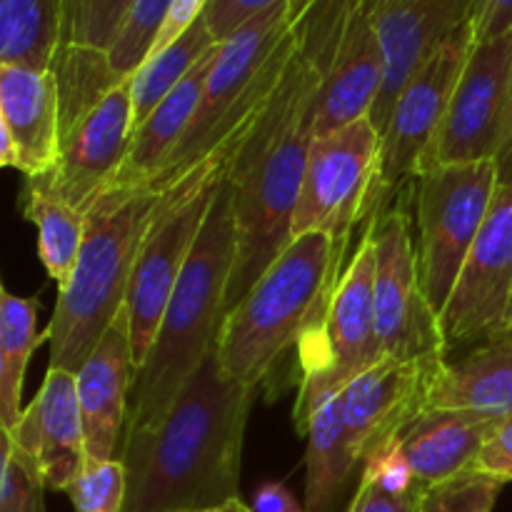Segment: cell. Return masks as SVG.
Instances as JSON below:
<instances>
[{
    "instance_id": "23",
    "label": "cell",
    "mask_w": 512,
    "mask_h": 512,
    "mask_svg": "<svg viewBox=\"0 0 512 512\" xmlns=\"http://www.w3.org/2000/svg\"><path fill=\"white\" fill-rule=\"evenodd\" d=\"M425 410L512 415V333L480 343L465 358L443 360L430 380Z\"/></svg>"
},
{
    "instance_id": "31",
    "label": "cell",
    "mask_w": 512,
    "mask_h": 512,
    "mask_svg": "<svg viewBox=\"0 0 512 512\" xmlns=\"http://www.w3.org/2000/svg\"><path fill=\"white\" fill-rule=\"evenodd\" d=\"M503 483L475 470L435 483L420 495L418 512H493Z\"/></svg>"
},
{
    "instance_id": "41",
    "label": "cell",
    "mask_w": 512,
    "mask_h": 512,
    "mask_svg": "<svg viewBox=\"0 0 512 512\" xmlns=\"http://www.w3.org/2000/svg\"><path fill=\"white\" fill-rule=\"evenodd\" d=\"M498 175L500 183H512V110H510V128H508V138H505L503 150L498 155Z\"/></svg>"
},
{
    "instance_id": "43",
    "label": "cell",
    "mask_w": 512,
    "mask_h": 512,
    "mask_svg": "<svg viewBox=\"0 0 512 512\" xmlns=\"http://www.w3.org/2000/svg\"><path fill=\"white\" fill-rule=\"evenodd\" d=\"M313 3L315 0H290V23H298L300 15H303Z\"/></svg>"
},
{
    "instance_id": "18",
    "label": "cell",
    "mask_w": 512,
    "mask_h": 512,
    "mask_svg": "<svg viewBox=\"0 0 512 512\" xmlns=\"http://www.w3.org/2000/svg\"><path fill=\"white\" fill-rule=\"evenodd\" d=\"M8 435L30 460L45 490L65 493L90 468L75 373L48 368L33 403Z\"/></svg>"
},
{
    "instance_id": "15",
    "label": "cell",
    "mask_w": 512,
    "mask_h": 512,
    "mask_svg": "<svg viewBox=\"0 0 512 512\" xmlns=\"http://www.w3.org/2000/svg\"><path fill=\"white\" fill-rule=\"evenodd\" d=\"M385 60L383 90L375 103V128L383 135L400 90L415 70L478 15L480 0H365Z\"/></svg>"
},
{
    "instance_id": "17",
    "label": "cell",
    "mask_w": 512,
    "mask_h": 512,
    "mask_svg": "<svg viewBox=\"0 0 512 512\" xmlns=\"http://www.w3.org/2000/svg\"><path fill=\"white\" fill-rule=\"evenodd\" d=\"M445 358L395 360L383 358L343 388V413L355 458L363 460L400 438L425 410L430 380Z\"/></svg>"
},
{
    "instance_id": "1",
    "label": "cell",
    "mask_w": 512,
    "mask_h": 512,
    "mask_svg": "<svg viewBox=\"0 0 512 512\" xmlns=\"http://www.w3.org/2000/svg\"><path fill=\"white\" fill-rule=\"evenodd\" d=\"M343 0H315L295 28V50L275 93L250 123L228 168L235 193L238 255L225 315L293 240V215L315 138L335 18Z\"/></svg>"
},
{
    "instance_id": "6",
    "label": "cell",
    "mask_w": 512,
    "mask_h": 512,
    "mask_svg": "<svg viewBox=\"0 0 512 512\" xmlns=\"http://www.w3.org/2000/svg\"><path fill=\"white\" fill-rule=\"evenodd\" d=\"M243 135L215 150L205 163L170 185L145 233L133 275H130L128 298H125L135 370L145 363L153 348L155 333H158L175 283L193 253L195 240L203 230L215 193L228 175Z\"/></svg>"
},
{
    "instance_id": "42",
    "label": "cell",
    "mask_w": 512,
    "mask_h": 512,
    "mask_svg": "<svg viewBox=\"0 0 512 512\" xmlns=\"http://www.w3.org/2000/svg\"><path fill=\"white\" fill-rule=\"evenodd\" d=\"M195 512H253V508H248V505H245L240 498H233L223 505H215V508H205V510H195Z\"/></svg>"
},
{
    "instance_id": "3",
    "label": "cell",
    "mask_w": 512,
    "mask_h": 512,
    "mask_svg": "<svg viewBox=\"0 0 512 512\" xmlns=\"http://www.w3.org/2000/svg\"><path fill=\"white\" fill-rule=\"evenodd\" d=\"M238 255L233 183L215 193L203 230L175 283L145 363L135 370L125 435L155 428L168 415L210 350L218 345L225 298Z\"/></svg>"
},
{
    "instance_id": "22",
    "label": "cell",
    "mask_w": 512,
    "mask_h": 512,
    "mask_svg": "<svg viewBox=\"0 0 512 512\" xmlns=\"http://www.w3.org/2000/svg\"><path fill=\"white\" fill-rule=\"evenodd\" d=\"M500 423L498 415L475 410H423L400 433V445L418 483L430 488L473 468Z\"/></svg>"
},
{
    "instance_id": "14",
    "label": "cell",
    "mask_w": 512,
    "mask_h": 512,
    "mask_svg": "<svg viewBox=\"0 0 512 512\" xmlns=\"http://www.w3.org/2000/svg\"><path fill=\"white\" fill-rule=\"evenodd\" d=\"M133 143V90L118 83L60 135V158L43 183L73 208L85 210L113 188Z\"/></svg>"
},
{
    "instance_id": "37",
    "label": "cell",
    "mask_w": 512,
    "mask_h": 512,
    "mask_svg": "<svg viewBox=\"0 0 512 512\" xmlns=\"http://www.w3.org/2000/svg\"><path fill=\"white\" fill-rule=\"evenodd\" d=\"M208 5H210V0H173V3H170L168 15H165L163 28H160L158 38H155V45H153V50H150L148 58L163 53V50L170 48V45H173L180 35L188 33V30L193 28L200 18H203L205 10H208Z\"/></svg>"
},
{
    "instance_id": "24",
    "label": "cell",
    "mask_w": 512,
    "mask_h": 512,
    "mask_svg": "<svg viewBox=\"0 0 512 512\" xmlns=\"http://www.w3.org/2000/svg\"><path fill=\"white\" fill-rule=\"evenodd\" d=\"M220 45H215L188 75L183 83L145 118L133 133V143H130V153L125 158L123 170H120L115 185L123 188H135V185H148L155 175L160 173L168 155L173 153L175 145L183 140L188 128L193 125L195 113L203 100L205 80H208L210 68H213L215 58H218Z\"/></svg>"
},
{
    "instance_id": "20",
    "label": "cell",
    "mask_w": 512,
    "mask_h": 512,
    "mask_svg": "<svg viewBox=\"0 0 512 512\" xmlns=\"http://www.w3.org/2000/svg\"><path fill=\"white\" fill-rule=\"evenodd\" d=\"M133 380L135 358L128 315L123 308L83 368L75 373L90 465L120 458L118 448L123 445L125 423H128Z\"/></svg>"
},
{
    "instance_id": "30",
    "label": "cell",
    "mask_w": 512,
    "mask_h": 512,
    "mask_svg": "<svg viewBox=\"0 0 512 512\" xmlns=\"http://www.w3.org/2000/svg\"><path fill=\"white\" fill-rule=\"evenodd\" d=\"M173 0H135L108 58L118 78L130 80L148 60Z\"/></svg>"
},
{
    "instance_id": "40",
    "label": "cell",
    "mask_w": 512,
    "mask_h": 512,
    "mask_svg": "<svg viewBox=\"0 0 512 512\" xmlns=\"http://www.w3.org/2000/svg\"><path fill=\"white\" fill-rule=\"evenodd\" d=\"M253 512H308L283 483H265L255 490Z\"/></svg>"
},
{
    "instance_id": "5",
    "label": "cell",
    "mask_w": 512,
    "mask_h": 512,
    "mask_svg": "<svg viewBox=\"0 0 512 512\" xmlns=\"http://www.w3.org/2000/svg\"><path fill=\"white\" fill-rule=\"evenodd\" d=\"M158 185H113L85 213V240L78 265L58 290L50 318V368L78 373L125 308L130 275L145 233L165 198Z\"/></svg>"
},
{
    "instance_id": "9",
    "label": "cell",
    "mask_w": 512,
    "mask_h": 512,
    "mask_svg": "<svg viewBox=\"0 0 512 512\" xmlns=\"http://www.w3.org/2000/svg\"><path fill=\"white\" fill-rule=\"evenodd\" d=\"M375 263V238L368 228L330 295L323 320L298 345V395L343 390L385 358L375 310Z\"/></svg>"
},
{
    "instance_id": "8",
    "label": "cell",
    "mask_w": 512,
    "mask_h": 512,
    "mask_svg": "<svg viewBox=\"0 0 512 512\" xmlns=\"http://www.w3.org/2000/svg\"><path fill=\"white\" fill-rule=\"evenodd\" d=\"M380 153L383 135L370 115L313 138L293 215V238L323 230L348 243L360 215L378 210Z\"/></svg>"
},
{
    "instance_id": "7",
    "label": "cell",
    "mask_w": 512,
    "mask_h": 512,
    "mask_svg": "<svg viewBox=\"0 0 512 512\" xmlns=\"http://www.w3.org/2000/svg\"><path fill=\"white\" fill-rule=\"evenodd\" d=\"M498 188L495 160L438 165L415 175L420 283L438 315L448 305Z\"/></svg>"
},
{
    "instance_id": "26",
    "label": "cell",
    "mask_w": 512,
    "mask_h": 512,
    "mask_svg": "<svg viewBox=\"0 0 512 512\" xmlns=\"http://www.w3.org/2000/svg\"><path fill=\"white\" fill-rule=\"evenodd\" d=\"M38 300L18 298L0 288V425L13 430L23 418L20 398L30 355L40 343L50 340L48 330L38 335Z\"/></svg>"
},
{
    "instance_id": "12",
    "label": "cell",
    "mask_w": 512,
    "mask_h": 512,
    "mask_svg": "<svg viewBox=\"0 0 512 512\" xmlns=\"http://www.w3.org/2000/svg\"><path fill=\"white\" fill-rule=\"evenodd\" d=\"M445 350L512 333V183H500L483 230L440 313Z\"/></svg>"
},
{
    "instance_id": "2",
    "label": "cell",
    "mask_w": 512,
    "mask_h": 512,
    "mask_svg": "<svg viewBox=\"0 0 512 512\" xmlns=\"http://www.w3.org/2000/svg\"><path fill=\"white\" fill-rule=\"evenodd\" d=\"M258 388L223 373L218 345L155 428L125 435V512H195L240 498L243 435Z\"/></svg>"
},
{
    "instance_id": "4",
    "label": "cell",
    "mask_w": 512,
    "mask_h": 512,
    "mask_svg": "<svg viewBox=\"0 0 512 512\" xmlns=\"http://www.w3.org/2000/svg\"><path fill=\"white\" fill-rule=\"evenodd\" d=\"M345 245L323 230L298 235L225 315L218 360L230 380L260 388L285 353L318 328L343 275Z\"/></svg>"
},
{
    "instance_id": "36",
    "label": "cell",
    "mask_w": 512,
    "mask_h": 512,
    "mask_svg": "<svg viewBox=\"0 0 512 512\" xmlns=\"http://www.w3.org/2000/svg\"><path fill=\"white\" fill-rule=\"evenodd\" d=\"M470 470L488 475V478L498 480L503 485L512 483V415L500 423V428L480 448Z\"/></svg>"
},
{
    "instance_id": "38",
    "label": "cell",
    "mask_w": 512,
    "mask_h": 512,
    "mask_svg": "<svg viewBox=\"0 0 512 512\" xmlns=\"http://www.w3.org/2000/svg\"><path fill=\"white\" fill-rule=\"evenodd\" d=\"M420 495H413V498H395V495L383 493V490L373 488V485L360 483L348 512H418Z\"/></svg>"
},
{
    "instance_id": "13",
    "label": "cell",
    "mask_w": 512,
    "mask_h": 512,
    "mask_svg": "<svg viewBox=\"0 0 512 512\" xmlns=\"http://www.w3.org/2000/svg\"><path fill=\"white\" fill-rule=\"evenodd\" d=\"M473 45L475 28L470 23L445 40L400 90L383 130L378 200L383 190L400 188L418 175L420 160L443 123Z\"/></svg>"
},
{
    "instance_id": "28",
    "label": "cell",
    "mask_w": 512,
    "mask_h": 512,
    "mask_svg": "<svg viewBox=\"0 0 512 512\" xmlns=\"http://www.w3.org/2000/svg\"><path fill=\"white\" fill-rule=\"evenodd\" d=\"M220 45L210 35L205 18H200L188 33L180 35L170 48L163 53L153 55L140 65L138 73L130 78V90H133V133L145 123L150 113L178 88L185 75Z\"/></svg>"
},
{
    "instance_id": "27",
    "label": "cell",
    "mask_w": 512,
    "mask_h": 512,
    "mask_svg": "<svg viewBox=\"0 0 512 512\" xmlns=\"http://www.w3.org/2000/svg\"><path fill=\"white\" fill-rule=\"evenodd\" d=\"M63 15L65 0H0V65L50 70Z\"/></svg>"
},
{
    "instance_id": "39",
    "label": "cell",
    "mask_w": 512,
    "mask_h": 512,
    "mask_svg": "<svg viewBox=\"0 0 512 512\" xmlns=\"http://www.w3.org/2000/svg\"><path fill=\"white\" fill-rule=\"evenodd\" d=\"M475 43L512 33V0H480L478 15L473 20Z\"/></svg>"
},
{
    "instance_id": "35",
    "label": "cell",
    "mask_w": 512,
    "mask_h": 512,
    "mask_svg": "<svg viewBox=\"0 0 512 512\" xmlns=\"http://www.w3.org/2000/svg\"><path fill=\"white\" fill-rule=\"evenodd\" d=\"M285 0H210L205 10V25L218 43L228 40L238 28H243L250 18L260 15L273 5Z\"/></svg>"
},
{
    "instance_id": "32",
    "label": "cell",
    "mask_w": 512,
    "mask_h": 512,
    "mask_svg": "<svg viewBox=\"0 0 512 512\" xmlns=\"http://www.w3.org/2000/svg\"><path fill=\"white\" fill-rule=\"evenodd\" d=\"M75 512H125L128 470L120 458L90 465L75 483L65 488Z\"/></svg>"
},
{
    "instance_id": "25",
    "label": "cell",
    "mask_w": 512,
    "mask_h": 512,
    "mask_svg": "<svg viewBox=\"0 0 512 512\" xmlns=\"http://www.w3.org/2000/svg\"><path fill=\"white\" fill-rule=\"evenodd\" d=\"M23 213L38 230V255L58 290L70 283L85 240V213L65 203L40 178L25 180Z\"/></svg>"
},
{
    "instance_id": "21",
    "label": "cell",
    "mask_w": 512,
    "mask_h": 512,
    "mask_svg": "<svg viewBox=\"0 0 512 512\" xmlns=\"http://www.w3.org/2000/svg\"><path fill=\"white\" fill-rule=\"evenodd\" d=\"M295 425L308 440L305 450V510L328 512L360 468L343 413V390L298 395Z\"/></svg>"
},
{
    "instance_id": "34",
    "label": "cell",
    "mask_w": 512,
    "mask_h": 512,
    "mask_svg": "<svg viewBox=\"0 0 512 512\" xmlns=\"http://www.w3.org/2000/svg\"><path fill=\"white\" fill-rule=\"evenodd\" d=\"M360 483L373 485V488L395 495V498H413V495H420L425 490L415 478L408 458H405L400 438L383 445V448L375 450L363 460Z\"/></svg>"
},
{
    "instance_id": "33",
    "label": "cell",
    "mask_w": 512,
    "mask_h": 512,
    "mask_svg": "<svg viewBox=\"0 0 512 512\" xmlns=\"http://www.w3.org/2000/svg\"><path fill=\"white\" fill-rule=\"evenodd\" d=\"M3 475H0V512H45V485L30 460L20 453L10 435L0 433Z\"/></svg>"
},
{
    "instance_id": "19",
    "label": "cell",
    "mask_w": 512,
    "mask_h": 512,
    "mask_svg": "<svg viewBox=\"0 0 512 512\" xmlns=\"http://www.w3.org/2000/svg\"><path fill=\"white\" fill-rule=\"evenodd\" d=\"M60 158V90L53 70L0 65V163L25 178L50 175Z\"/></svg>"
},
{
    "instance_id": "29",
    "label": "cell",
    "mask_w": 512,
    "mask_h": 512,
    "mask_svg": "<svg viewBox=\"0 0 512 512\" xmlns=\"http://www.w3.org/2000/svg\"><path fill=\"white\" fill-rule=\"evenodd\" d=\"M135 0H65L60 45H80L108 53Z\"/></svg>"
},
{
    "instance_id": "11",
    "label": "cell",
    "mask_w": 512,
    "mask_h": 512,
    "mask_svg": "<svg viewBox=\"0 0 512 512\" xmlns=\"http://www.w3.org/2000/svg\"><path fill=\"white\" fill-rule=\"evenodd\" d=\"M375 238V310L378 338L385 358L438 360L445 358L440 315L430 305L420 283L415 250L405 210L390 208L370 225Z\"/></svg>"
},
{
    "instance_id": "10",
    "label": "cell",
    "mask_w": 512,
    "mask_h": 512,
    "mask_svg": "<svg viewBox=\"0 0 512 512\" xmlns=\"http://www.w3.org/2000/svg\"><path fill=\"white\" fill-rule=\"evenodd\" d=\"M512 110V33L473 45L420 170L498 160Z\"/></svg>"
},
{
    "instance_id": "16",
    "label": "cell",
    "mask_w": 512,
    "mask_h": 512,
    "mask_svg": "<svg viewBox=\"0 0 512 512\" xmlns=\"http://www.w3.org/2000/svg\"><path fill=\"white\" fill-rule=\"evenodd\" d=\"M385 60L365 0H343L330 40L320 90L315 138L330 135L373 113L383 90Z\"/></svg>"
}]
</instances>
